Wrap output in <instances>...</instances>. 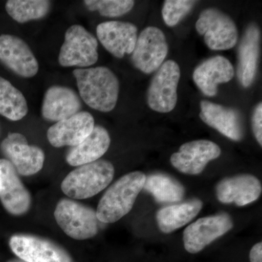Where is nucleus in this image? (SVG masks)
I'll list each match as a JSON object with an SVG mask.
<instances>
[{"mask_svg":"<svg viewBox=\"0 0 262 262\" xmlns=\"http://www.w3.org/2000/svg\"><path fill=\"white\" fill-rule=\"evenodd\" d=\"M73 75L80 97L88 106L103 113L115 108L120 82L113 71L106 67L78 68L73 71Z\"/></svg>","mask_w":262,"mask_h":262,"instance_id":"obj_1","label":"nucleus"},{"mask_svg":"<svg viewBox=\"0 0 262 262\" xmlns=\"http://www.w3.org/2000/svg\"><path fill=\"white\" fill-rule=\"evenodd\" d=\"M146 177L141 171L131 172L112 184L98 203L96 211L98 221L115 223L127 215L143 190Z\"/></svg>","mask_w":262,"mask_h":262,"instance_id":"obj_2","label":"nucleus"},{"mask_svg":"<svg viewBox=\"0 0 262 262\" xmlns=\"http://www.w3.org/2000/svg\"><path fill=\"white\" fill-rule=\"evenodd\" d=\"M115 168L106 160L77 167L71 171L61 183L62 192L72 200L92 198L113 182Z\"/></svg>","mask_w":262,"mask_h":262,"instance_id":"obj_3","label":"nucleus"},{"mask_svg":"<svg viewBox=\"0 0 262 262\" xmlns=\"http://www.w3.org/2000/svg\"><path fill=\"white\" fill-rule=\"evenodd\" d=\"M57 224L71 238L84 241L97 234L99 221L91 207L72 199H62L54 211Z\"/></svg>","mask_w":262,"mask_h":262,"instance_id":"obj_4","label":"nucleus"},{"mask_svg":"<svg viewBox=\"0 0 262 262\" xmlns=\"http://www.w3.org/2000/svg\"><path fill=\"white\" fill-rule=\"evenodd\" d=\"M195 28L199 34L204 36L206 46L213 51H226L237 44L238 32L235 23L216 8L202 11Z\"/></svg>","mask_w":262,"mask_h":262,"instance_id":"obj_5","label":"nucleus"},{"mask_svg":"<svg viewBox=\"0 0 262 262\" xmlns=\"http://www.w3.org/2000/svg\"><path fill=\"white\" fill-rule=\"evenodd\" d=\"M98 58V41L91 32L80 25L67 29L58 56L60 65L84 69L95 64Z\"/></svg>","mask_w":262,"mask_h":262,"instance_id":"obj_6","label":"nucleus"},{"mask_svg":"<svg viewBox=\"0 0 262 262\" xmlns=\"http://www.w3.org/2000/svg\"><path fill=\"white\" fill-rule=\"evenodd\" d=\"M180 77V68L177 62L173 60L164 62L148 89L147 103L151 110L160 113L173 111L178 98L177 89Z\"/></svg>","mask_w":262,"mask_h":262,"instance_id":"obj_7","label":"nucleus"},{"mask_svg":"<svg viewBox=\"0 0 262 262\" xmlns=\"http://www.w3.org/2000/svg\"><path fill=\"white\" fill-rule=\"evenodd\" d=\"M10 249L18 258L29 262H75L68 251L51 239L29 234L10 237Z\"/></svg>","mask_w":262,"mask_h":262,"instance_id":"obj_8","label":"nucleus"},{"mask_svg":"<svg viewBox=\"0 0 262 262\" xmlns=\"http://www.w3.org/2000/svg\"><path fill=\"white\" fill-rule=\"evenodd\" d=\"M0 152L9 161L19 175L29 177L42 170L45 153L37 146L29 145L27 138L10 133L0 144Z\"/></svg>","mask_w":262,"mask_h":262,"instance_id":"obj_9","label":"nucleus"},{"mask_svg":"<svg viewBox=\"0 0 262 262\" xmlns=\"http://www.w3.org/2000/svg\"><path fill=\"white\" fill-rule=\"evenodd\" d=\"M168 52L164 33L158 27H148L137 38L131 61L137 70L144 74H151L161 67Z\"/></svg>","mask_w":262,"mask_h":262,"instance_id":"obj_10","label":"nucleus"},{"mask_svg":"<svg viewBox=\"0 0 262 262\" xmlns=\"http://www.w3.org/2000/svg\"><path fill=\"white\" fill-rule=\"evenodd\" d=\"M232 217L226 213L199 219L188 226L183 234L186 251L198 253L233 227Z\"/></svg>","mask_w":262,"mask_h":262,"instance_id":"obj_11","label":"nucleus"},{"mask_svg":"<svg viewBox=\"0 0 262 262\" xmlns=\"http://www.w3.org/2000/svg\"><path fill=\"white\" fill-rule=\"evenodd\" d=\"M0 201L8 213L26 214L32 205V196L9 161L0 160Z\"/></svg>","mask_w":262,"mask_h":262,"instance_id":"obj_12","label":"nucleus"},{"mask_svg":"<svg viewBox=\"0 0 262 262\" xmlns=\"http://www.w3.org/2000/svg\"><path fill=\"white\" fill-rule=\"evenodd\" d=\"M222 151L215 143L208 140H196L182 144L178 152L170 157V163L181 173L198 175L211 160L220 156Z\"/></svg>","mask_w":262,"mask_h":262,"instance_id":"obj_13","label":"nucleus"},{"mask_svg":"<svg viewBox=\"0 0 262 262\" xmlns=\"http://www.w3.org/2000/svg\"><path fill=\"white\" fill-rule=\"evenodd\" d=\"M0 62L15 75L30 78L37 75L39 64L27 42L10 34L0 36Z\"/></svg>","mask_w":262,"mask_h":262,"instance_id":"obj_14","label":"nucleus"},{"mask_svg":"<svg viewBox=\"0 0 262 262\" xmlns=\"http://www.w3.org/2000/svg\"><path fill=\"white\" fill-rule=\"evenodd\" d=\"M94 117L88 112H80L73 116L52 125L47 132L50 144L54 147L80 144L94 130Z\"/></svg>","mask_w":262,"mask_h":262,"instance_id":"obj_15","label":"nucleus"},{"mask_svg":"<svg viewBox=\"0 0 262 262\" xmlns=\"http://www.w3.org/2000/svg\"><path fill=\"white\" fill-rule=\"evenodd\" d=\"M261 182L251 174H239L222 179L215 187L217 199L222 203L245 206L261 195Z\"/></svg>","mask_w":262,"mask_h":262,"instance_id":"obj_16","label":"nucleus"},{"mask_svg":"<svg viewBox=\"0 0 262 262\" xmlns=\"http://www.w3.org/2000/svg\"><path fill=\"white\" fill-rule=\"evenodd\" d=\"M138 29L129 22L106 21L96 28L98 39L106 51L117 58L131 54L137 41Z\"/></svg>","mask_w":262,"mask_h":262,"instance_id":"obj_17","label":"nucleus"},{"mask_svg":"<svg viewBox=\"0 0 262 262\" xmlns=\"http://www.w3.org/2000/svg\"><path fill=\"white\" fill-rule=\"evenodd\" d=\"M200 117L208 126L231 140L239 141L244 139L242 119L238 112L234 108L203 100L201 102Z\"/></svg>","mask_w":262,"mask_h":262,"instance_id":"obj_18","label":"nucleus"},{"mask_svg":"<svg viewBox=\"0 0 262 262\" xmlns=\"http://www.w3.org/2000/svg\"><path fill=\"white\" fill-rule=\"evenodd\" d=\"M82 102L73 89L61 85H53L45 94L41 114L50 122H58L79 113Z\"/></svg>","mask_w":262,"mask_h":262,"instance_id":"obj_19","label":"nucleus"},{"mask_svg":"<svg viewBox=\"0 0 262 262\" xmlns=\"http://www.w3.org/2000/svg\"><path fill=\"white\" fill-rule=\"evenodd\" d=\"M234 69L225 57L216 56L208 58L198 66L193 73V80L203 94L213 97L218 94L219 84L232 80Z\"/></svg>","mask_w":262,"mask_h":262,"instance_id":"obj_20","label":"nucleus"},{"mask_svg":"<svg viewBox=\"0 0 262 262\" xmlns=\"http://www.w3.org/2000/svg\"><path fill=\"white\" fill-rule=\"evenodd\" d=\"M259 40L260 32L257 26L250 24L238 48L237 75L243 87H250L256 77L259 58Z\"/></svg>","mask_w":262,"mask_h":262,"instance_id":"obj_21","label":"nucleus"},{"mask_svg":"<svg viewBox=\"0 0 262 262\" xmlns=\"http://www.w3.org/2000/svg\"><path fill=\"white\" fill-rule=\"evenodd\" d=\"M111 139L107 130L95 125L94 130L80 144L67 151L66 160L69 165L78 167L100 160L110 148Z\"/></svg>","mask_w":262,"mask_h":262,"instance_id":"obj_22","label":"nucleus"},{"mask_svg":"<svg viewBox=\"0 0 262 262\" xmlns=\"http://www.w3.org/2000/svg\"><path fill=\"white\" fill-rule=\"evenodd\" d=\"M202 208L203 202L196 198L163 207L157 212L158 227L163 233L173 232L194 220Z\"/></svg>","mask_w":262,"mask_h":262,"instance_id":"obj_23","label":"nucleus"},{"mask_svg":"<svg viewBox=\"0 0 262 262\" xmlns=\"http://www.w3.org/2000/svg\"><path fill=\"white\" fill-rule=\"evenodd\" d=\"M143 189L151 194L158 203L167 204L182 201L185 194V189L179 181L164 173L146 177Z\"/></svg>","mask_w":262,"mask_h":262,"instance_id":"obj_24","label":"nucleus"},{"mask_svg":"<svg viewBox=\"0 0 262 262\" xmlns=\"http://www.w3.org/2000/svg\"><path fill=\"white\" fill-rule=\"evenodd\" d=\"M28 110L23 94L9 81L0 77V115L12 121H18L27 115Z\"/></svg>","mask_w":262,"mask_h":262,"instance_id":"obj_25","label":"nucleus"},{"mask_svg":"<svg viewBox=\"0 0 262 262\" xmlns=\"http://www.w3.org/2000/svg\"><path fill=\"white\" fill-rule=\"evenodd\" d=\"M51 8V2L47 0H9L5 5L8 15L20 24L44 18Z\"/></svg>","mask_w":262,"mask_h":262,"instance_id":"obj_26","label":"nucleus"},{"mask_svg":"<svg viewBox=\"0 0 262 262\" xmlns=\"http://www.w3.org/2000/svg\"><path fill=\"white\" fill-rule=\"evenodd\" d=\"M84 4L91 11H98L102 16L115 18L130 12L135 2L131 0H86Z\"/></svg>","mask_w":262,"mask_h":262,"instance_id":"obj_27","label":"nucleus"},{"mask_svg":"<svg viewBox=\"0 0 262 262\" xmlns=\"http://www.w3.org/2000/svg\"><path fill=\"white\" fill-rule=\"evenodd\" d=\"M196 3V1L189 0H166L164 2L162 10L164 22L168 27H175L192 10Z\"/></svg>","mask_w":262,"mask_h":262,"instance_id":"obj_28","label":"nucleus"},{"mask_svg":"<svg viewBox=\"0 0 262 262\" xmlns=\"http://www.w3.org/2000/svg\"><path fill=\"white\" fill-rule=\"evenodd\" d=\"M252 129L256 141L262 146V103H258L255 108L252 116Z\"/></svg>","mask_w":262,"mask_h":262,"instance_id":"obj_29","label":"nucleus"},{"mask_svg":"<svg viewBox=\"0 0 262 262\" xmlns=\"http://www.w3.org/2000/svg\"><path fill=\"white\" fill-rule=\"evenodd\" d=\"M250 261L251 262H262V244L258 243L253 246L250 251Z\"/></svg>","mask_w":262,"mask_h":262,"instance_id":"obj_30","label":"nucleus"},{"mask_svg":"<svg viewBox=\"0 0 262 262\" xmlns=\"http://www.w3.org/2000/svg\"><path fill=\"white\" fill-rule=\"evenodd\" d=\"M7 262H29L25 261V260L21 259V258H12V259L8 260Z\"/></svg>","mask_w":262,"mask_h":262,"instance_id":"obj_31","label":"nucleus"},{"mask_svg":"<svg viewBox=\"0 0 262 262\" xmlns=\"http://www.w3.org/2000/svg\"><path fill=\"white\" fill-rule=\"evenodd\" d=\"M2 134V129H1V125H0V136H1Z\"/></svg>","mask_w":262,"mask_h":262,"instance_id":"obj_32","label":"nucleus"}]
</instances>
